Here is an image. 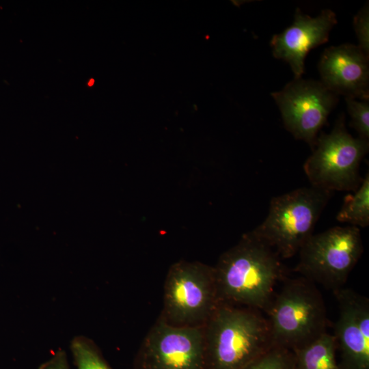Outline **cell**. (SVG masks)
Returning <instances> with one entry per match:
<instances>
[{"instance_id":"4fadbf2b","label":"cell","mask_w":369,"mask_h":369,"mask_svg":"<svg viewBox=\"0 0 369 369\" xmlns=\"http://www.w3.org/2000/svg\"><path fill=\"white\" fill-rule=\"evenodd\" d=\"M294 353V369H342L336 357L335 338L327 332Z\"/></svg>"},{"instance_id":"277c9868","label":"cell","mask_w":369,"mask_h":369,"mask_svg":"<svg viewBox=\"0 0 369 369\" xmlns=\"http://www.w3.org/2000/svg\"><path fill=\"white\" fill-rule=\"evenodd\" d=\"M333 192L312 186L273 197L265 219L252 231L281 258H290L313 234Z\"/></svg>"},{"instance_id":"30bf717a","label":"cell","mask_w":369,"mask_h":369,"mask_svg":"<svg viewBox=\"0 0 369 369\" xmlns=\"http://www.w3.org/2000/svg\"><path fill=\"white\" fill-rule=\"evenodd\" d=\"M339 316L334 338L342 369H369V301L348 288L333 291Z\"/></svg>"},{"instance_id":"8fae6325","label":"cell","mask_w":369,"mask_h":369,"mask_svg":"<svg viewBox=\"0 0 369 369\" xmlns=\"http://www.w3.org/2000/svg\"><path fill=\"white\" fill-rule=\"evenodd\" d=\"M336 23V14L331 10H323L317 16L311 17L297 8L291 25L272 36L273 55L289 64L295 79L301 78L307 54L328 41L329 32Z\"/></svg>"},{"instance_id":"ac0fdd59","label":"cell","mask_w":369,"mask_h":369,"mask_svg":"<svg viewBox=\"0 0 369 369\" xmlns=\"http://www.w3.org/2000/svg\"><path fill=\"white\" fill-rule=\"evenodd\" d=\"M353 26L358 40V46L369 55V7L368 3L354 16Z\"/></svg>"},{"instance_id":"9c48e42d","label":"cell","mask_w":369,"mask_h":369,"mask_svg":"<svg viewBox=\"0 0 369 369\" xmlns=\"http://www.w3.org/2000/svg\"><path fill=\"white\" fill-rule=\"evenodd\" d=\"M286 128L312 148L317 135L338 102V95L320 81L295 79L271 94Z\"/></svg>"},{"instance_id":"3957f363","label":"cell","mask_w":369,"mask_h":369,"mask_svg":"<svg viewBox=\"0 0 369 369\" xmlns=\"http://www.w3.org/2000/svg\"><path fill=\"white\" fill-rule=\"evenodd\" d=\"M266 313L273 346L295 352L327 332L323 297L303 277L287 279Z\"/></svg>"},{"instance_id":"7c38bea8","label":"cell","mask_w":369,"mask_h":369,"mask_svg":"<svg viewBox=\"0 0 369 369\" xmlns=\"http://www.w3.org/2000/svg\"><path fill=\"white\" fill-rule=\"evenodd\" d=\"M369 55L357 45L325 49L318 62L320 82L336 95L369 100Z\"/></svg>"},{"instance_id":"2e32d148","label":"cell","mask_w":369,"mask_h":369,"mask_svg":"<svg viewBox=\"0 0 369 369\" xmlns=\"http://www.w3.org/2000/svg\"><path fill=\"white\" fill-rule=\"evenodd\" d=\"M295 361L292 351L273 346L244 369H294Z\"/></svg>"},{"instance_id":"8992f818","label":"cell","mask_w":369,"mask_h":369,"mask_svg":"<svg viewBox=\"0 0 369 369\" xmlns=\"http://www.w3.org/2000/svg\"><path fill=\"white\" fill-rule=\"evenodd\" d=\"M218 303L214 268L180 261L167 274L160 318L173 326H204Z\"/></svg>"},{"instance_id":"5b68a950","label":"cell","mask_w":369,"mask_h":369,"mask_svg":"<svg viewBox=\"0 0 369 369\" xmlns=\"http://www.w3.org/2000/svg\"><path fill=\"white\" fill-rule=\"evenodd\" d=\"M368 148V141L350 135L340 117L329 133L317 137L303 165L311 186L331 192L355 191L363 180L359 165Z\"/></svg>"},{"instance_id":"ba28073f","label":"cell","mask_w":369,"mask_h":369,"mask_svg":"<svg viewBox=\"0 0 369 369\" xmlns=\"http://www.w3.org/2000/svg\"><path fill=\"white\" fill-rule=\"evenodd\" d=\"M135 369H205L204 325L177 327L159 319L144 339Z\"/></svg>"},{"instance_id":"7a4b0ae2","label":"cell","mask_w":369,"mask_h":369,"mask_svg":"<svg viewBox=\"0 0 369 369\" xmlns=\"http://www.w3.org/2000/svg\"><path fill=\"white\" fill-rule=\"evenodd\" d=\"M204 344L205 369H244L273 346L261 311L223 302L204 325Z\"/></svg>"},{"instance_id":"d6986e66","label":"cell","mask_w":369,"mask_h":369,"mask_svg":"<svg viewBox=\"0 0 369 369\" xmlns=\"http://www.w3.org/2000/svg\"><path fill=\"white\" fill-rule=\"evenodd\" d=\"M38 369H71V368L66 352L63 349H59L42 363Z\"/></svg>"},{"instance_id":"6da1fadb","label":"cell","mask_w":369,"mask_h":369,"mask_svg":"<svg viewBox=\"0 0 369 369\" xmlns=\"http://www.w3.org/2000/svg\"><path fill=\"white\" fill-rule=\"evenodd\" d=\"M281 259L252 230L244 234L213 267L219 302L266 312L284 279Z\"/></svg>"},{"instance_id":"9a60e30c","label":"cell","mask_w":369,"mask_h":369,"mask_svg":"<svg viewBox=\"0 0 369 369\" xmlns=\"http://www.w3.org/2000/svg\"><path fill=\"white\" fill-rule=\"evenodd\" d=\"M70 349L77 369H113L96 344L85 336L74 337Z\"/></svg>"},{"instance_id":"5bb4252c","label":"cell","mask_w":369,"mask_h":369,"mask_svg":"<svg viewBox=\"0 0 369 369\" xmlns=\"http://www.w3.org/2000/svg\"><path fill=\"white\" fill-rule=\"evenodd\" d=\"M341 223H348L357 228L369 225V174L365 175L359 187L353 194H348L336 215Z\"/></svg>"},{"instance_id":"52a82bcc","label":"cell","mask_w":369,"mask_h":369,"mask_svg":"<svg viewBox=\"0 0 369 369\" xmlns=\"http://www.w3.org/2000/svg\"><path fill=\"white\" fill-rule=\"evenodd\" d=\"M363 250L359 228L332 227L308 238L299 251L295 270L334 291L342 288Z\"/></svg>"},{"instance_id":"e0dca14e","label":"cell","mask_w":369,"mask_h":369,"mask_svg":"<svg viewBox=\"0 0 369 369\" xmlns=\"http://www.w3.org/2000/svg\"><path fill=\"white\" fill-rule=\"evenodd\" d=\"M347 110L351 117V126L358 133L359 137L369 139V100L345 98Z\"/></svg>"}]
</instances>
